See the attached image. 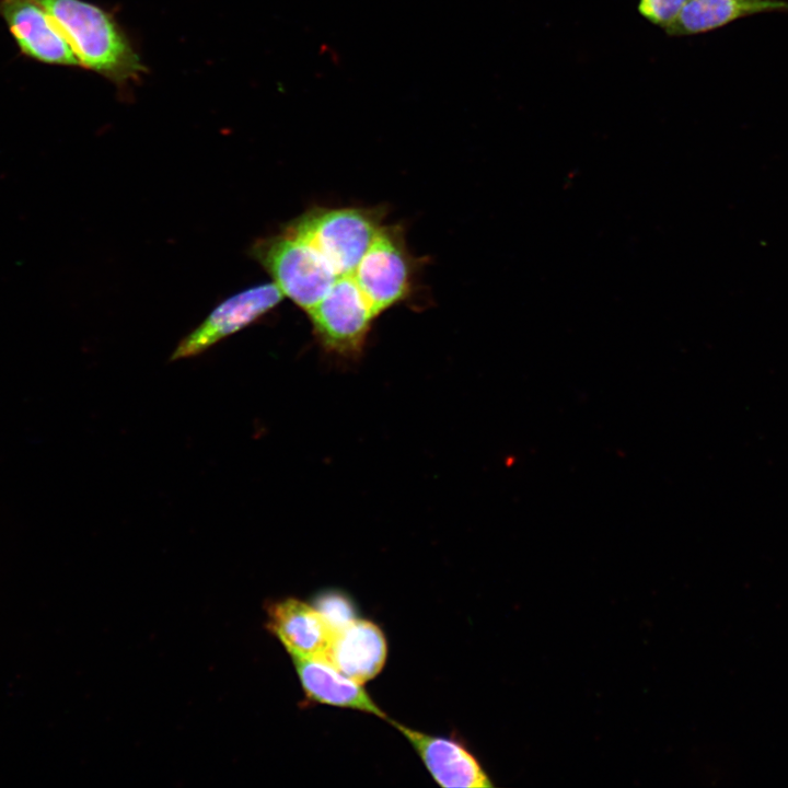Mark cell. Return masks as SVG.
I'll return each instance as SVG.
<instances>
[{
	"label": "cell",
	"mask_w": 788,
	"mask_h": 788,
	"mask_svg": "<svg viewBox=\"0 0 788 788\" xmlns=\"http://www.w3.org/2000/svg\"><path fill=\"white\" fill-rule=\"evenodd\" d=\"M71 46L81 67L124 83L146 71L114 18L83 0H36Z\"/></svg>",
	"instance_id": "obj_1"
},
{
	"label": "cell",
	"mask_w": 788,
	"mask_h": 788,
	"mask_svg": "<svg viewBox=\"0 0 788 788\" xmlns=\"http://www.w3.org/2000/svg\"><path fill=\"white\" fill-rule=\"evenodd\" d=\"M384 218L383 207H313L285 228L309 242L340 278L354 273Z\"/></svg>",
	"instance_id": "obj_2"
},
{
	"label": "cell",
	"mask_w": 788,
	"mask_h": 788,
	"mask_svg": "<svg viewBox=\"0 0 788 788\" xmlns=\"http://www.w3.org/2000/svg\"><path fill=\"white\" fill-rule=\"evenodd\" d=\"M251 255L275 280L285 297L305 313L317 304L338 279L320 253L285 227L257 240Z\"/></svg>",
	"instance_id": "obj_3"
},
{
	"label": "cell",
	"mask_w": 788,
	"mask_h": 788,
	"mask_svg": "<svg viewBox=\"0 0 788 788\" xmlns=\"http://www.w3.org/2000/svg\"><path fill=\"white\" fill-rule=\"evenodd\" d=\"M418 269L419 259L408 250L404 228L383 224L351 276L379 317L410 297Z\"/></svg>",
	"instance_id": "obj_4"
},
{
	"label": "cell",
	"mask_w": 788,
	"mask_h": 788,
	"mask_svg": "<svg viewBox=\"0 0 788 788\" xmlns=\"http://www.w3.org/2000/svg\"><path fill=\"white\" fill-rule=\"evenodd\" d=\"M306 314L321 347L345 359L360 357L376 320L351 275L338 278Z\"/></svg>",
	"instance_id": "obj_5"
},
{
	"label": "cell",
	"mask_w": 788,
	"mask_h": 788,
	"mask_svg": "<svg viewBox=\"0 0 788 788\" xmlns=\"http://www.w3.org/2000/svg\"><path fill=\"white\" fill-rule=\"evenodd\" d=\"M283 293L275 282L242 290L218 304L175 348L172 360L197 356L276 308Z\"/></svg>",
	"instance_id": "obj_6"
},
{
	"label": "cell",
	"mask_w": 788,
	"mask_h": 788,
	"mask_svg": "<svg viewBox=\"0 0 788 788\" xmlns=\"http://www.w3.org/2000/svg\"><path fill=\"white\" fill-rule=\"evenodd\" d=\"M0 16L24 56L48 65L81 67L67 39L36 0H0Z\"/></svg>",
	"instance_id": "obj_7"
},
{
	"label": "cell",
	"mask_w": 788,
	"mask_h": 788,
	"mask_svg": "<svg viewBox=\"0 0 788 788\" xmlns=\"http://www.w3.org/2000/svg\"><path fill=\"white\" fill-rule=\"evenodd\" d=\"M413 745L433 779L445 788H487L493 784L476 757L461 743L410 729L392 719Z\"/></svg>",
	"instance_id": "obj_8"
},
{
	"label": "cell",
	"mask_w": 788,
	"mask_h": 788,
	"mask_svg": "<svg viewBox=\"0 0 788 788\" xmlns=\"http://www.w3.org/2000/svg\"><path fill=\"white\" fill-rule=\"evenodd\" d=\"M267 624L291 657L325 659L334 631L318 611L294 598L271 602Z\"/></svg>",
	"instance_id": "obj_9"
},
{
	"label": "cell",
	"mask_w": 788,
	"mask_h": 788,
	"mask_svg": "<svg viewBox=\"0 0 788 788\" xmlns=\"http://www.w3.org/2000/svg\"><path fill=\"white\" fill-rule=\"evenodd\" d=\"M386 656L387 645L382 629L371 621L356 618L334 634L324 660L363 684L382 671Z\"/></svg>",
	"instance_id": "obj_10"
},
{
	"label": "cell",
	"mask_w": 788,
	"mask_h": 788,
	"mask_svg": "<svg viewBox=\"0 0 788 788\" xmlns=\"http://www.w3.org/2000/svg\"><path fill=\"white\" fill-rule=\"evenodd\" d=\"M301 686L310 700L350 708L390 720L362 684L343 674L329 662L312 657H292Z\"/></svg>",
	"instance_id": "obj_11"
},
{
	"label": "cell",
	"mask_w": 788,
	"mask_h": 788,
	"mask_svg": "<svg viewBox=\"0 0 788 788\" xmlns=\"http://www.w3.org/2000/svg\"><path fill=\"white\" fill-rule=\"evenodd\" d=\"M788 13V0H687L664 28L670 37L705 34L761 13Z\"/></svg>",
	"instance_id": "obj_12"
},
{
	"label": "cell",
	"mask_w": 788,
	"mask_h": 788,
	"mask_svg": "<svg viewBox=\"0 0 788 788\" xmlns=\"http://www.w3.org/2000/svg\"><path fill=\"white\" fill-rule=\"evenodd\" d=\"M312 605L334 633L358 618L350 598L336 590L323 591L317 594Z\"/></svg>",
	"instance_id": "obj_13"
},
{
	"label": "cell",
	"mask_w": 788,
	"mask_h": 788,
	"mask_svg": "<svg viewBox=\"0 0 788 788\" xmlns=\"http://www.w3.org/2000/svg\"><path fill=\"white\" fill-rule=\"evenodd\" d=\"M687 0H639L637 11L649 23L665 28Z\"/></svg>",
	"instance_id": "obj_14"
}]
</instances>
